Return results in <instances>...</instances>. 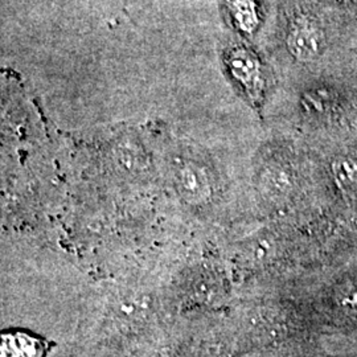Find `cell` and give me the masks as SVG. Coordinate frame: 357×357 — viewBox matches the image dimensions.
Listing matches in <instances>:
<instances>
[{
  "label": "cell",
  "mask_w": 357,
  "mask_h": 357,
  "mask_svg": "<svg viewBox=\"0 0 357 357\" xmlns=\"http://www.w3.org/2000/svg\"><path fill=\"white\" fill-rule=\"evenodd\" d=\"M175 187L181 199L192 205H203L212 196L208 172L195 163H184L175 172Z\"/></svg>",
  "instance_id": "cell-1"
},
{
  "label": "cell",
  "mask_w": 357,
  "mask_h": 357,
  "mask_svg": "<svg viewBox=\"0 0 357 357\" xmlns=\"http://www.w3.org/2000/svg\"><path fill=\"white\" fill-rule=\"evenodd\" d=\"M48 343L38 335L22 330L1 333L0 357H45Z\"/></svg>",
  "instance_id": "cell-2"
},
{
  "label": "cell",
  "mask_w": 357,
  "mask_h": 357,
  "mask_svg": "<svg viewBox=\"0 0 357 357\" xmlns=\"http://www.w3.org/2000/svg\"><path fill=\"white\" fill-rule=\"evenodd\" d=\"M320 33L314 23L307 19H298L289 32L287 45L298 60H311L320 51Z\"/></svg>",
  "instance_id": "cell-3"
},
{
  "label": "cell",
  "mask_w": 357,
  "mask_h": 357,
  "mask_svg": "<svg viewBox=\"0 0 357 357\" xmlns=\"http://www.w3.org/2000/svg\"><path fill=\"white\" fill-rule=\"evenodd\" d=\"M228 65L233 76L249 91H255L259 82V64L250 52L237 50L229 54Z\"/></svg>",
  "instance_id": "cell-4"
},
{
  "label": "cell",
  "mask_w": 357,
  "mask_h": 357,
  "mask_svg": "<svg viewBox=\"0 0 357 357\" xmlns=\"http://www.w3.org/2000/svg\"><path fill=\"white\" fill-rule=\"evenodd\" d=\"M230 8L234 20L245 32H252L257 24V13L252 0H231Z\"/></svg>",
  "instance_id": "cell-5"
},
{
  "label": "cell",
  "mask_w": 357,
  "mask_h": 357,
  "mask_svg": "<svg viewBox=\"0 0 357 357\" xmlns=\"http://www.w3.org/2000/svg\"><path fill=\"white\" fill-rule=\"evenodd\" d=\"M333 174L337 184L344 188L357 187V165L351 159H340L333 165Z\"/></svg>",
  "instance_id": "cell-6"
}]
</instances>
